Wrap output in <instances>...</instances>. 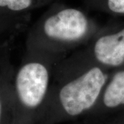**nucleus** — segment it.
Segmentation results:
<instances>
[{"mask_svg": "<svg viewBox=\"0 0 124 124\" xmlns=\"http://www.w3.org/2000/svg\"><path fill=\"white\" fill-rule=\"evenodd\" d=\"M99 30V26L82 10L56 5L29 30L26 52L65 58L69 52L85 44Z\"/></svg>", "mask_w": 124, "mask_h": 124, "instance_id": "nucleus-1", "label": "nucleus"}, {"mask_svg": "<svg viewBox=\"0 0 124 124\" xmlns=\"http://www.w3.org/2000/svg\"><path fill=\"white\" fill-rule=\"evenodd\" d=\"M108 80L106 70L94 67L54 81L38 124H59L84 118L97 104Z\"/></svg>", "mask_w": 124, "mask_h": 124, "instance_id": "nucleus-2", "label": "nucleus"}, {"mask_svg": "<svg viewBox=\"0 0 124 124\" xmlns=\"http://www.w3.org/2000/svg\"><path fill=\"white\" fill-rule=\"evenodd\" d=\"M64 58L26 52L14 75V124H38L53 80L54 69Z\"/></svg>", "mask_w": 124, "mask_h": 124, "instance_id": "nucleus-3", "label": "nucleus"}, {"mask_svg": "<svg viewBox=\"0 0 124 124\" xmlns=\"http://www.w3.org/2000/svg\"><path fill=\"white\" fill-rule=\"evenodd\" d=\"M124 63V27L115 32L101 30L88 41L58 63L53 81H60L94 67L106 70Z\"/></svg>", "mask_w": 124, "mask_h": 124, "instance_id": "nucleus-4", "label": "nucleus"}, {"mask_svg": "<svg viewBox=\"0 0 124 124\" xmlns=\"http://www.w3.org/2000/svg\"><path fill=\"white\" fill-rule=\"evenodd\" d=\"M124 108V69L116 72L108 80L97 104L83 119H99Z\"/></svg>", "mask_w": 124, "mask_h": 124, "instance_id": "nucleus-5", "label": "nucleus"}, {"mask_svg": "<svg viewBox=\"0 0 124 124\" xmlns=\"http://www.w3.org/2000/svg\"><path fill=\"white\" fill-rule=\"evenodd\" d=\"M14 75L8 62H4L0 75V124H14L15 122Z\"/></svg>", "mask_w": 124, "mask_h": 124, "instance_id": "nucleus-6", "label": "nucleus"}, {"mask_svg": "<svg viewBox=\"0 0 124 124\" xmlns=\"http://www.w3.org/2000/svg\"><path fill=\"white\" fill-rule=\"evenodd\" d=\"M53 0H0V8L13 13H23L38 8Z\"/></svg>", "mask_w": 124, "mask_h": 124, "instance_id": "nucleus-7", "label": "nucleus"}, {"mask_svg": "<svg viewBox=\"0 0 124 124\" xmlns=\"http://www.w3.org/2000/svg\"><path fill=\"white\" fill-rule=\"evenodd\" d=\"M93 8L103 10L116 15H124V0H88Z\"/></svg>", "mask_w": 124, "mask_h": 124, "instance_id": "nucleus-8", "label": "nucleus"}, {"mask_svg": "<svg viewBox=\"0 0 124 124\" xmlns=\"http://www.w3.org/2000/svg\"><path fill=\"white\" fill-rule=\"evenodd\" d=\"M88 124H124V116L112 118L110 116H107L96 119H84Z\"/></svg>", "mask_w": 124, "mask_h": 124, "instance_id": "nucleus-9", "label": "nucleus"}, {"mask_svg": "<svg viewBox=\"0 0 124 124\" xmlns=\"http://www.w3.org/2000/svg\"><path fill=\"white\" fill-rule=\"evenodd\" d=\"M71 124H88L86 121H85L84 120H82V121H73Z\"/></svg>", "mask_w": 124, "mask_h": 124, "instance_id": "nucleus-10", "label": "nucleus"}]
</instances>
